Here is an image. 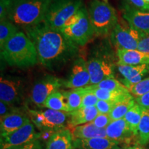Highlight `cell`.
<instances>
[{
  "mask_svg": "<svg viewBox=\"0 0 149 149\" xmlns=\"http://www.w3.org/2000/svg\"><path fill=\"white\" fill-rule=\"evenodd\" d=\"M24 30L36 48L39 62L48 69L58 70L77 57L79 46L60 31L43 22Z\"/></svg>",
  "mask_w": 149,
  "mask_h": 149,
  "instance_id": "obj_1",
  "label": "cell"
},
{
  "mask_svg": "<svg viewBox=\"0 0 149 149\" xmlns=\"http://www.w3.org/2000/svg\"><path fill=\"white\" fill-rule=\"evenodd\" d=\"M1 57L11 66L26 68L38 62L35 45L26 33L19 31L1 49Z\"/></svg>",
  "mask_w": 149,
  "mask_h": 149,
  "instance_id": "obj_2",
  "label": "cell"
},
{
  "mask_svg": "<svg viewBox=\"0 0 149 149\" xmlns=\"http://www.w3.org/2000/svg\"><path fill=\"white\" fill-rule=\"evenodd\" d=\"M53 0L13 1L8 19L24 29L38 25L44 21Z\"/></svg>",
  "mask_w": 149,
  "mask_h": 149,
  "instance_id": "obj_3",
  "label": "cell"
},
{
  "mask_svg": "<svg viewBox=\"0 0 149 149\" xmlns=\"http://www.w3.org/2000/svg\"><path fill=\"white\" fill-rule=\"evenodd\" d=\"M88 11L95 35H108L118 23L116 10L108 2L92 0Z\"/></svg>",
  "mask_w": 149,
  "mask_h": 149,
  "instance_id": "obj_4",
  "label": "cell"
},
{
  "mask_svg": "<svg viewBox=\"0 0 149 149\" xmlns=\"http://www.w3.org/2000/svg\"><path fill=\"white\" fill-rule=\"evenodd\" d=\"M59 31L77 45L84 46L95 35L88 9L81 7Z\"/></svg>",
  "mask_w": 149,
  "mask_h": 149,
  "instance_id": "obj_5",
  "label": "cell"
},
{
  "mask_svg": "<svg viewBox=\"0 0 149 149\" xmlns=\"http://www.w3.org/2000/svg\"><path fill=\"white\" fill-rule=\"evenodd\" d=\"M81 7L82 0H53L43 23L59 31Z\"/></svg>",
  "mask_w": 149,
  "mask_h": 149,
  "instance_id": "obj_6",
  "label": "cell"
},
{
  "mask_svg": "<svg viewBox=\"0 0 149 149\" xmlns=\"http://www.w3.org/2000/svg\"><path fill=\"white\" fill-rule=\"evenodd\" d=\"M29 115L31 122L40 130L55 132L64 128L70 113L51 109L29 110Z\"/></svg>",
  "mask_w": 149,
  "mask_h": 149,
  "instance_id": "obj_7",
  "label": "cell"
},
{
  "mask_svg": "<svg viewBox=\"0 0 149 149\" xmlns=\"http://www.w3.org/2000/svg\"><path fill=\"white\" fill-rule=\"evenodd\" d=\"M62 86L64 87V79L47 74L33 84L30 94V100L37 107H44L48 97Z\"/></svg>",
  "mask_w": 149,
  "mask_h": 149,
  "instance_id": "obj_8",
  "label": "cell"
},
{
  "mask_svg": "<svg viewBox=\"0 0 149 149\" xmlns=\"http://www.w3.org/2000/svg\"><path fill=\"white\" fill-rule=\"evenodd\" d=\"M141 34L118 22L111 32V40L117 50H137Z\"/></svg>",
  "mask_w": 149,
  "mask_h": 149,
  "instance_id": "obj_9",
  "label": "cell"
},
{
  "mask_svg": "<svg viewBox=\"0 0 149 149\" xmlns=\"http://www.w3.org/2000/svg\"><path fill=\"white\" fill-rule=\"evenodd\" d=\"M41 137V133H37L35 125L30 122L6 136L1 137L0 149H8L26 144L31 141L38 140Z\"/></svg>",
  "mask_w": 149,
  "mask_h": 149,
  "instance_id": "obj_10",
  "label": "cell"
},
{
  "mask_svg": "<svg viewBox=\"0 0 149 149\" xmlns=\"http://www.w3.org/2000/svg\"><path fill=\"white\" fill-rule=\"evenodd\" d=\"M90 74V85H96L104 79L115 78V66L108 59L92 57L86 61Z\"/></svg>",
  "mask_w": 149,
  "mask_h": 149,
  "instance_id": "obj_11",
  "label": "cell"
},
{
  "mask_svg": "<svg viewBox=\"0 0 149 149\" xmlns=\"http://www.w3.org/2000/svg\"><path fill=\"white\" fill-rule=\"evenodd\" d=\"M90 81L86 61L79 57L74 61L69 77L64 80V87L69 89L84 88L90 85Z\"/></svg>",
  "mask_w": 149,
  "mask_h": 149,
  "instance_id": "obj_12",
  "label": "cell"
},
{
  "mask_svg": "<svg viewBox=\"0 0 149 149\" xmlns=\"http://www.w3.org/2000/svg\"><path fill=\"white\" fill-rule=\"evenodd\" d=\"M122 16L129 27L141 33L149 34V12L137 10L127 1L124 2Z\"/></svg>",
  "mask_w": 149,
  "mask_h": 149,
  "instance_id": "obj_13",
  "label": "cell"
},
{
  "mask_svg": "<svg viewBox=\"0 0 149 149\" xmlns=\"http://www.w3.org/2000/svg\"><path fill=\"white\" fill-rule=\"evenodd\" d=\"M24 87L19 79L1 77L0 100L15 106L23 97Z\"/></svg>",
  "mask_w": 149,
  "mask_h": 149,
  "instance_id": "obj_14",
  "label": "cell"
},
{
  "mask_svg": "<svg viewBox=\"0 0 149 149\" xmlns=\"http://www.w3.org/2000/svg\"><path fill=\"white\" fill-rule=\"evenodd\" d=\"M119 72L124 79L122 84L128 90L131 86L139 83L149 73V65H124L117 64Z\"/></svg>",
  "mask_w": 149,
  "mask_h": 149,
  "instance_id": "obj_15",
  "label": "cell"
},
{
  "mask_svg": "<svg viewBox=\"0 0 149 149\" xmlns=\"http://www.w3.org/2000/svg\"><path fill=\"white\" fill-rule=\"evenodd\" d=\"M107 137L117 142L129 143L136 137L124 118L113 120L106 128Z\"/></svg>",
  "mask_w": 149,
  "mask_h": 149,
  "instance_id": "obj_16",
  "label": "cell"
},
{
  "mask_svg": "<svg viewBox=\"0 0 149 149\" xmlns=\"http://www.w3.org/2000/svg\"><path fill=\"white\" fill-rule=\"evenodd\" d=\"M31 122L29 115L20 111L1 117L0 131L1 137L6 136L19 129L22 126Z\"/></svg>",
  "mask_w": 149,
  "mask_h": 149,
  "instance_id": "obj_17",
  "label": "cell"
},
{
  "mask_svg": "<svg viewBox=\"0 0 149 149\" xmlns=\"http://www.w3.org/2000/svg\"><path fill=\"white\" fill-rule=\"evenodd\" d=\"M72 132L66 128L55 131L46 143V149H74Z\"/></svg>",
  "mask_w": 149,
  "mask_h": 149,
  "instance_id": "obj_18",
  "label": "cell"
},
{
  "mask_svg": "<svg viewBox=\"0 0 149 149\" xmlns=\"http://www.w3.org/2000/svg\"><path fill=\"white\" fill-rule=\"evenodd\" d=\"M120 144L107 137H96L86 139H76L73 141L74 149H115Z\"/></svg>",
  "mask_w": 149,
  "mask_h": 149,
  "instance_id": "obj_19",
  "label": "cell"
},
{
  "mask_svg": "<svg viewBox=\"0 0 149 149\" xmlns=\"http://www.w3.org/2000/svg\"><path fill=\"white\" fill-rule=\"evenodd\" d=\"M118 62L124 65H149V54L138 50H117Z\"/></svg>",
  "mask_w": 149,
  "mask_h": 149,
  "instance_id": "obj_20",
  "label": "cell"
},
{
  "mask_svg": "<svg viewBox=\"0 0 149 149\" xmlns=\"http://www.w3.org/2000/svg\"><path fill=\"white\" fill-rule=\"evenodd\" d=\"M98 114L96 107L79 108L70 113V125L75 127L91 122Z\"/></svg>",
  "mask_w": 149,
  "mask_h": 149,
  "instance_id": "obj_21",
  "label": "cell"
},
{
  "mask_svg": "<svg viewBox=\"0 0 149 149\" xmlns=\"http://www.w3.org/2000/svg\"><path fill=\"white\" fill-rule=\"evenodd\" d=\"M74 139H86L96 137H107L106 128H99L91 122L74 127L72 131Z\"/></svg>",
  "mask_w": 149,
  "mask_h": 149,
  "instance_id": "obj_22",
  "label": "cell"
},
{
  "mask_svg": "<svg viewBox=\"0 0 149 149\" xmlns=\"http://www.w3.org/2000/svg\"><path fill=\"white\" fill-rule=\"evenodd\" d=\"M135 104V99L133 97L130 93L115 102L113 109L109 114L112 121L124 118L128 111Z\"/></svg>",
  "mask_w": 149,
  "mask_h": 149,
  "instance_id": "obj_23",
  "label": "cell"
},
{
  "mask_svg": "<svg viewBox=\"0 0 149 149\" xmlns=\"http://www.w3.org/2000/svg\"><path fill=\"white\" fill-rule=\"evenodd\" d=\"M44 107L48 109L55 110L57 111L70 113L69 108L66 103V100L61 91H57L52 94L47 98L44 103Z\"/></svg>",
  "mask_w": 149,
  "mask_h": 149,
  "instance_id": "obj_24",
  "label": "cell"
},
{
  "mask_svg": "<svg viewBox=\"0 0 149 149\" xmlns=\"http://www.w3.org/2000/svg\"><path fill=\"white\" fill-rule=\"evenodd\" d=\"M69 108L70 113L81 107L83 97L86 92L85 87L70 89L69 91H61Z\"/></svg>",
  "mask_w": 149,
  "mask_h": 149,
  "instance_id": "obj_25",
  "label": "cell"
},
{
  "mask_svg": "<svg viewBox=\"0 0 149 149\" xmlns=\"http://www.w3.org/2000/svg\"><path fill=\"white\" fill-rule=\"evenodd\" d=\"M142 115V108L136 103L126 113L124 119L127 123L130 130L133 132L136 137L138 132V128Z\"/></svg>",
  "mask_w": 149,
  "mask_h": 149,
  "instance_id": "obj_26",
  "label": "cell"
},
{
  "mask_svg": "<svg viewBox=\"0 0 149 149\" xmlns=\"http://www.w3.org/2000/svg\"><path fill=\"white\" fill-rule=\"evenodd\" d=\"M137 144L144 146L149 142V109H143L137 135Z\"/></svg>",
  "mask_w": 149,
  "mask_h": 149,
  "instance_id": "obj_27",
  "label": "cell"
},
{
  "mask_svg": "<svg viewBox=\"0 0 149 149\" xmlns=\"http://www.w3.org/2000/svg\"><path fill=\"white\" fill-rule=\"evenodd\" d=\"M19 32L17 26L8 19L0 21V48L3 47L6 43Z\"/></svg>",
  "mask_w": 149,
  "mask_h": 149,
  "instance_id": "obj_28",
  "label": "cell"
},
{
  "mask_svg": "<svg viewBox=\"0 0 149 149\" xmlns=\"http://www.w3.org/2000/svg\"><path fill=\"white\" fill-rule=\"evenodd\" d=\"M89 88L91 91L94 93L100 100H104V101H109L112 102H116L118 100L126 96L130 93L124 92H117V91H110L103 89L97 88L95 87L93 85H89Z\"/></svg>",
  "mask_w": 149,
  "mask_h": 149,
  "instance_id": "obj_29",
  "label": "cell"
},
{
  "mask_svg": "<svg viewBox=\"0 0 149 149\" xmlns=\"http://www.w3.org/2000/svg\"><path fill=\"white\" fill-rule=\"evenodd\" d=\"M97 88L107 90L110 91H117V92L130 93V91L123 84L117 81L115 78H109L104 79L97 84L93 85Z\"/></svg>",
  "mask_w": 149,
  "mask_h": 149,
  "instance_id": "obj_30",
  "label": "cell"
},
{
  "mask_svg": "<svg viewBox=\"0 0 149 149\" xmlns=\"http://www.w3.org/2000/svg\"><path fill=\"white\" fill-rule=\"evenodd\" d=\"M130 93L136 97L141 96L149 92V77L144 78L139 83L133 85L129 88Z\"/></svg>",
  "mask_w": 149,
  "mask_h": 149,
  "instance_id": "obj_31",
  "label": "cell"
},
{
  "mask_svg": "<svg viewBox=\"0 0 149 149\" xmlns=\"http://www.w3.org/2000/svg\"><path fill=\"white\" fill-rule=\"evenodd\" d=\"M86 92L83 97L82 102H81V107H95L97 103L99 101V99L97 98L95 95L93 93L89 88L88 86L85 87Z\"/></svg>",
  "mask_w": 149,
  "mask_h": 149,
  "instance_id": "obj_32",
  "label": "cell"
},
{
  "mask_svg": "<svg viewBox=\"0 0 149 149\" xmlns=\"http://www.w3.org/2000/svg\"><path fill=\"white\" fill-rule=\"evenodd\" d=\"M13 5V0H0V19H8Z\"/></svg>",
  "mask_w": 149,
  "mask_h": 149,
  "instance_id": "obj_33",
  "label": "cell"
},
{
  "mask_svg": "<svg viewBox=\"0 0 149 149\" xmlns=\"http://www.w3.org/2000/svg\"><path fill=\"white\" fill-rule=\"evenodd\" d=\"M112 122L109 114H101L99 113L95 118L91 122L96 127L99 128H106Z\"/></svg>",
  "mask_w": 149,
  "mask_h": 149,
  "instance_id": "obj_34",
  "label": "cell"
},
{
  "mask_svg": "<svg viewBox=\"0 0 149 149\" xmlns=\"http://www.w3.org/2000/svg\"><path fill=\"white\" fill-rule=\"evenodd\" d=\"M20 111H22L21 109L17 107L16 106L0 101V115H1V117Z\"/></svg>",
  "mask_w": 149,
  "mask_h": 149,
  "instance_id": "obj_35",
  "label": "cell"
},
{
  "mask_svg": "<svg viewBox=\"0 0 149 149\" xmlns=\"http://www.w3.org/2000/svg\"><path fill=\"white\" fill-rule=\"evenodd\" d=\"M115 103V102L99 100L95 107L97 109L99 113H101V114H110Z\"/></svg>",
  "mask_w": 149,
  "mask_h": 149,
  "instance_id": "obj_36",
  "label": "cell"
},
{
  "mask_svg": "<svg viewBox=\"0 0 149 149\" xmlns=\"http://www.w3.org/2000/svg\"><path fill=\"white\" fill-rule=\"evenodd\" d=\"M137 50L143 53L149 54V34H146V33L141 34Z\"/></svg>",
  "mask_w": 149,
  "mask_h": 149,
  "instance_id": "obj_37",
  "label": "cell"
},
{
  "mask_svg": "<svg viewBox=\"0 0 149 149\" xmlns=\"http://www.w3.org/2000/svg\"><path fill=\"white\" fill-rule=\"evenodd\" d=\"M129 4L137 10L144 12H148L149 6L144 0H126Z\"/></svg>",
  "mask_w": 149,
  "mask_h": 149,
  "instance_id": "obj_38",
  "label": "cell"
},
{
  "mask_svg": "<svg viewBox=\"0 0 149 149\" xmlns=\"http://www.w3.org/2000/svg\"><path fill=\"white\" fill-rule=\"evenodd\" d=\"M8 149H42L41 142L38 140H35L27 144L16 147H13Z\"/></svg>",
  "mask_w": 149,
  "mask_h": 149,
  "instance_id": "obj_39",
  "label": "cell"
},
{
  "mask_svg": "<svg viewBox=\"0 0 149 149\" xmlns=\"http://www.w3.org/2000/svg\"><path fill=\"white\" fill-rule=\"evenodd\" d=\"M135 102L143 109H149V92L136 97Z\"/></svg>",
  "mask_w": 149,
  "mask_h": 149,
  "instance_id": "obj_40",
  "label": "cell"
},
{
  "mask_svg": "<svg viewBox=\"0 0 149 149\" xmlns=\"http://www.w3.org/2000/svg\"><path fill=\"white\" fill-rule=\"evenodd\" d=\"M129 148L130 149H145L143 146H141L139 144H137V143H136L135 145H133V146H129Z\"/></svg>",
  "mask_w": 149,
  "mask_h": 149,
  "instance_id": "obj_41",
  "label": "cell"
},
{
  "mask_svg": "<svg viewBox=\"0 0 149 149\" xmlns=\"http://www.w3.org/2000/svg\"><path fill=\"white\" fill-rule=\"evenodd\" d=\"M115 149H130V148H129V146H128V147H126V148H120V147L117 146V148H115Z\"/></svg>",
  "mask_w": 149,
  "mask_h": 149,
  "instance_id": "obj_42",
  "label": "cell"
},
{
  "mask_svg": "<svg viewBox=\"0 0 149 149\" xmlns=\"http://www.w3.org/2000/svg\"><path fill=\"white\" fill-rule=\"evenodd\" d=\"M144 1H146V3L149 6V0H144Z\"/></svg>",
  "mask_w": 149,
  "mask_h": 149,
  "instance_id": "obj_43",
  "label": "cell"
},
{
  "mask_svg": "<svg viewBox=\"0 0 149 149\" xmlns=\"http://www.w3.org/2000/svg\"><path fill=\"white\" fill-rule=\"evenodd\" d=\"M102 1H104V2H107V1H108V0H102Z\"/></svg>",
  "mask_w": 149,
  "mask_h": 149,
  "instance_id": "obj_44",
  "label": "cell"
},
{
  "mask_svg": "<svg viewBox=\"0 0 149 149\" xmlns=\"http://www.w3.org/2000/svg\"><path fill=\"white\" fill-rule=\"evenodd\" d=\"M13 1H18V0H13Z\"/></svg>",
  "mask_w": 149,
  "mask_h": 149,
  "instance_id": "obj_45",
  "label": "cell"
}]
</instances>
